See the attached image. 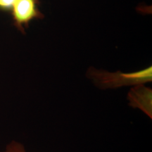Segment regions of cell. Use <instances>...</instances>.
Returning <instances> with one entry per match:
<instances>
[{"label": "cell", "instance_id": "cell-1", "mask_svg": "<svg viewBox=\"0 0 152 152\" xmlns=\"http://www.w3.org/2000/svg\"><path fill=\"white\" fill-rule=\"evenodd\" d=\"M87 77L101 90L116 89L125 86L145 85L152 80L151 66L140 71L123 73L109 72L91 67L87 70Z\"/></svg>", "mask_w": 152, "mask_h": 152}, {"label": "cell", "instance_id": "cell-2", "mask_svg": "<svg viewBox=\"0 0 152 152\" xmlns=\"http://www.w3.org/2000/svg\"><path fill=\"white\" fill-rule=\"evenodd\" d=\"M38 0H16L13 6L12 16L14 25L20 31L34 18H41L43 15L38 9Z\"/></svg>", "mask_w": 152, "mask_h": 152}, {"label": "cell", "instance_id": "cell-3", "mask_svg": "<svg viewBox=\"0 0 152 152\" xmlns=\"http://www.w3.org/2000/svg\"><path fill=\"white\" fill-rule=\"evenodd\" d=\"M127 99L132 109L143 112L149 118H152V90L145 85L133 86L129 91Z\"/></svg>", "mask_w": 152, "mask_h": 152}, {"label": "cell", "instance_id": "cell-4", "mask_svg": "<svg viewBox=\"0 0 152 152\" xmlns=\"http://www.w3.org/2000/svg\"><path fill=\"white\" fill-rule=\"evenodd\" d=\"M0 152H27L26 147L20 142L12 140L6 146L4 150Z\"/></svg>", "mask_w": 152, "mask_h": 152}, {"label": "cell", "instance_id": "cell-5", "mask_svg": "<svg viewBox=\"0 0 152 152\" xmlns=\"http://www.w3.org/2000/svg\"><path fill=\"white\" fill-rule=\"evenodd\" d=\"M16 0H0V10L9 11L12 9Z\"/></svg>", "mask_w": 152, "mask_h": 152}]
</instances>
